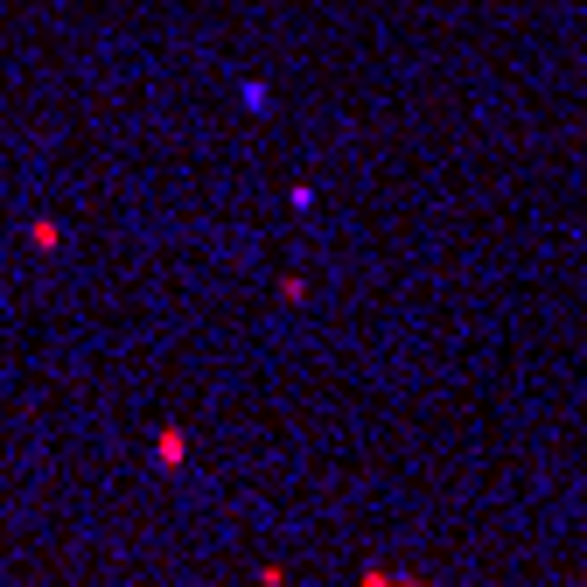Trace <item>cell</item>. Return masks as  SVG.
I'll return each mask as SVG.
<instances>
[{
  "label": "cell",
  "mask_w": 587,
  "mask_h": 587,
  "mask_svg": "<svg viewBox=\"0 0 587 587\" xmlns=\"http://www.w3.org/2000/svg\"><path fill=\"white\" fill-rule=\"evenodd\" d=\"M155 455H161V468H175L182 455H189V433H182V427H161V441H155Z\"/></svg>",
  "instance_id": "cell-1"
},
{
  "label": "cell",
  "mask_w": 587,
  "mask_h": 587,
  "mask_svg": "<svg viewBox=\"0 0 587 587\" xmlns=\"http://www.w3.org/2000/svg\"><path fill=\"white\" fill-rule=\"evenodd\" d=\"M364 587H406V580H384V574H371V580H364Z\"/></svg>",
  "instance_id": "cell-2"
}]
</instances>
